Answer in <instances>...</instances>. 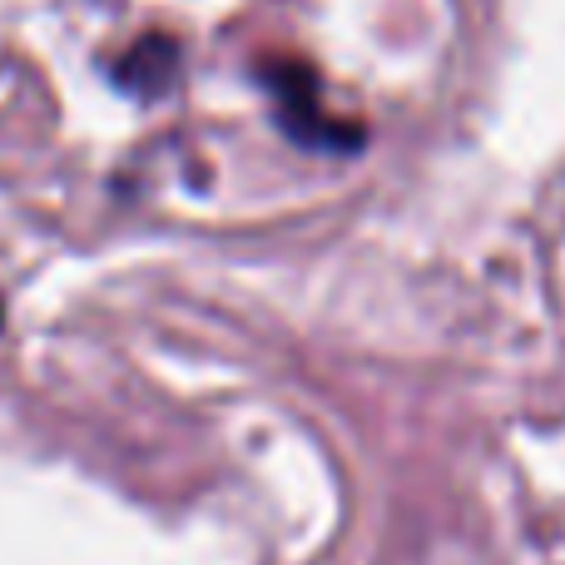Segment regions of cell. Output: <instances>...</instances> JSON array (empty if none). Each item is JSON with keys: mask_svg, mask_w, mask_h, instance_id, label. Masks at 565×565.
<instances>
[{"mask_svg": "<svg viewBox=\"0 0 565 565\" xmlns=\"http://www.w3.org/2000/svg\"><path fill=\"white\" fill-rule=\"evenodd\" d=\"M179 65H184L179 40L164 35V30H149V35H139L135 45L109 65V79L135 99H159L179 85Z\"/></svg>", "mask_w": 565, "mask_h": 565, "instance_id": "7a4b0ae2", "label": "cell"}, {"mask_svg": "<svg viewBox=\"0 0 565 565\" xmlns=\"http://www.w3.org/2000/svg\"><path fill=\"white\" fill-rule=\"evenodd\" d=\"M264 89L274 95V115H278V129L302 149H318V154H358L362 149V125H348V119L328 115L318 95V75L312 65L302 60H274V65L258 70Z\"/></svg>", "mask_w": 565, "mask_h": 565, "instance_id": "6da1fadb", "label": "cell"}, {"mask_svg": "<svg viewBox=\"0 0 565 565\" xmlns=\"http://www.w3.org/2000/svg\"><path fill=\"white\" fill-rule=\"evenodd\" d=\"M0 318H6V312H0Z\"/></svg>", "mask_w": 565, "mask_h": 565, "instance_id": "3957f363", "label": "cell"}]
</instances>
